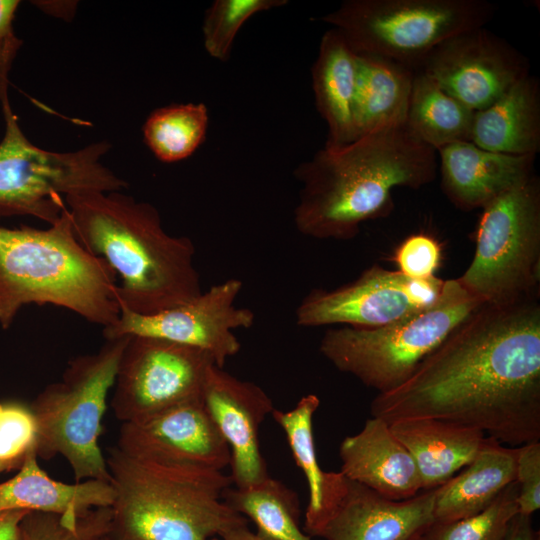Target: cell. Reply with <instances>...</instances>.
I'll use <instances>...</instances> for the list:
<instances>
[{"mask_svg": "<svg viewBox=\"0 0 540 540\" xmlns=\"http://www.w3.org/2000/svg\"><path fill=\"white\" fill-rule=\"evenodd\" d=\"M441 257V247L433 237L414 234L398 246L394 260L397 271L403 275L412 279H427L435 276Z\"/></svg>", "mask_w": 540, "mask_h": 540, "instance_id": "cell-34", "label": "cell"}, {"mask_svg": "<svg viewBox=\"0 0 540 540\" xmlns=\"http://www.w3.org/2000/svg\"><path fill=\"white\" fill-rule=\"evenodd\" d=\"M483 304L458 278L444 280L432 304L377 328H330L321 338L319 351L339 371L385 393L404 383Z\"/></svg>", "mask_w": 540, "mask_h": 540, "instance_id": "cell-7", "label": "cell"}, {"mask_svg": "<svg viewBox=\"0 0 540 540\" xmlns=\"http://www.w3.org/2000/svg\"><path fill=\"white\" fill-rule=\"evenodd\" d=\"M116 447L141 460L219 471L231 461L230 449L202 396L140 420L122 422Z\"/></svg>", "mask_w": 540, "mask_h": 540, "instance_id": "cell-16", "label": "cell"}, {"mask_svg": "<svg viewBox=\"0 0 540 540\" xmlns=\"http://www.w3.org/2000/svg\"><path fill=\"white\" fill-rule=\"evenodd\" d=\"M516 481L508 485L483 511L449 523H433L418 540H504L518 514Z\"/></svg>", "mask_w": 540, "mask_h": 540, "instance_id": "cell-30", "label": "cell"}, {"mask_svg": "<svg viewBox=\"0 0 540 540\" xmlns=\"http://www.w3.org/2000/svg\"><path fill=\"white\" fill-rule=\"evenodd\" d=\"M30 511H0V540H20V522Z\"/></svg>", "mask_w": 540, "mask_h": 540, "instance_id": "cell-37", "label": "cell"}, {"mask_svg": "<svg viewBox=\"0 0 540 540\" xmlns=\"http://www.w3.org/2000/svg\"><path fill=\"white\" fill-rule=\"evenodd\" d=\"M311 78L316 109L328 128L325 146L355 140L357 55L338 30L330 28L322 35Z\"/></svg>", "mask_w": 540, "mask_h": 540, "instance_id": "cell-22", "label": "cell"}, {"mask_svg": "<svg viewBox=\"0 0 540 540\" xmlns=\"http://www.w3.org/2000/svg\"><path fill=\"white\" fill-rule=\"evenodd\" d=\"M242 287L241 280L229 278L186 303L154 314L136 313L120 304L118 319L103 328V336L105 340L152 337L192 346L209 353L223 368L241 348L234 331L251 327L255 320L250 309L235 304Z\"/></svg>", "mask_w": 540, "mask_h": 540, "instance_id": "cell-12", "label": "cell"}, {"mask_svg": "<svg viewBox=\"0 0 540 540\" xmlns=\"http://www.w3.org/2000/svg\"><path fill=\"white\" fill-rule=\"evenodd\" d=\"M21 465H22V463H18V462H2V461H0V473L10 471V470H14V469H19Z\"/></svg>", "mask_w": 540, "mask_h": 540, "instance_id": "cell-40", "label": "cell"}, {"mask_svg": "<svg viewBox=\"0 0 540 540\" xmlns=\"http://www.w3.org/2000/svg\"><path fill=\"white\" fill-rule=\"evenodd\" d=\"M98 540H106L105 536ZM210 540H264L256 532L249 529L248 526L233 529L223 535L216 536Z\"/></svg>", "mask_w": 540, "mask_h": 540, "instance_id": "cell-39", "label": "cell"}, {"mask_svg": "<svg viewBox=\"0 0 540 540\" xmlns=\"http://www.w3.org/2000/svg\"><path fill=\"white\" fill-rule=\"evenodd\" d=\"M339 456L346 477L387 499H410L422 490L413 457L382 418L372 416L357 434L345 437Z\"/></svg>", "mask_w": 540, "mask_h": 540, "instance_id": "cell-19", "label": "cell"}, {"mask_svg": "<svg viewBox=\"0 0 540 540\" xmlns=\"http://www.w3.org/2000/svg\"><path fill=\"white\" fill-rule=\"evenodd\" d=\"M441 188L462 211L482 209L496 196L535 173L534 155H510L461 141L437 151Z\"/></svg>", "mask_w": 540, "mask_h": 540, "instance_id": "cell-18", "label": "cell"}, {"mask_svg": "<svg viewBox=\"0 0 540 540\" xmlns=\"http://www.w3.org/2000/svg\"><path fill=\"white\" fill-rule=\"evenodd\" d=\"M319 405L318 396L308 394L303 396L293 409L288 411L274 409L271 413L284 431L293 458L307 480L309 501L304 520L312 518L318 512L326 476L317 460L313 436L312 421Z\"/></svg>", "mask_w": 540, "mask_h": 540, "instance_id": "cell-29", "label": "cell"}, {"mask_svg": "<svg viewBox=\"0 0 540 540\" xmlns=\"http://www.w3.org/2000/svg\"><path fill=\"white\" fill-rule=\"evenodd\" d=\"M443 283L436 276L412 279L374 264L336 289L310 291L296 308V323L302 327H381L432 304Z\"/></svg>", "mask_w": 540, "mask_h": 540, "instance_id": "cell-14", "label": "cell"}, {"mask_svg": "<svg viewBox=\"0 0 540 540\" xmlns=\"http://www.w3.org/2000/svg\"><path fill=\"white\" fill-rule=\"evenodd\" d=\"M458 279L484 304L539 299L540 181L535 173L482 208L474 256Z\"/></svg>", "mask_w": 540, "mask_h": 540, "instance_id": "cell-10", "label": "cell"}, {"mask_svg": "<svg viewBox=\"0 0 540 540\" xmlns=\"http://www.w3.org/2000/svg\"><path fill=\"white\" fill-rule=\"evenodd\" d=\"M223 501L250 519L264 540H311L300 527L297 494L270 476L245 488L228 487Z\"/></svg>", "mask_w": 540, "mask_h": 540, "instance_id": "cell-27", "label": "cell"}, {"mask_svg": "<svg viewBox=\"0 0 540 540\" xmlns=\"http://www.w3.org/2000/svg\"><path fill=\"white\" fill-rule=\"evenodd\" d=\"M202 399L230 449L235 487L245 488L269 477L258 438L260 425L274 410L267 393L214 364L207 373Z\"/></svg>", "mask_w": 540, "mask_h": 540, "instance_id": "cell-17", "label": "cell"}, {"mask_svg": "<svg viewBox=\"0 0 540 540\" xmlns=\"http://www.w3.org/2000/svg\"><path fill=\"white\" fill-rule=\"evenodd\" d=\"M208 123V109L203 103L161 107L147 117L144 141L158 160L178 162L191 156L203 143Z\"/></svg>", "mask_w": 540, "mask_h": 540, "instance_id": "cell-28", "label": "cell"}, {"mask_svg": "<svg viewBox=\"0 0 540 540\" xmlns=\"http://www.w3.org/2000/svg\"><path fill=\"white\" fill-rule=\"evenodd\" d=\"M116 273L78 241L66 209L46 229L0 226V326L26 305L51 304L107 327L119 317Z\"/></svg>", "mask_w": 540, "mask_h": 540, "instance_id": "cell-5", "label": "cell"}, {"mask_svg": "<svg viewBox=\"0 0 540 540\" xmlns=\"http://www.w3.org/2000/svg\"><path fill=\"white\" fill-rule=\"evenodd\" d=\"M497 7L487 0H345L321 18L356 54L417 70L451 37L485 27Z\"/></svg>", "mask_w": 540, "mask_h": 540, "instance_id": "cell-9", "label": "cell"}, {"mask_svg": "<svg viewBox=\"0 0 540 540\" xmlns=\"http://www.w3.org/2000/svg\"><path fill=\"white\" fill-rule=\"evenodd\" d=\"M518 447L486 437L475 458L435 488L434 522L449 523L486 509L516 478Z\"/></svg>", "mask_w": 540, "mask_h": 540, "instance_id": "cell-21", "label": "cell"}, {"mask_svg": "<svg viewBox=\"0 0 540 540\" xmlns=\"http://www.w3.org/2000/svg\"><path fill=\"white\" fill-rule=\"evenodd\" d=\"M504 540H539L538 532L532 526L531 516L517 514L510 522Z\"/></svg>", "mask_w": 540, "mask_h": 540, "instance_id": "cell-38", "label": "cell"}, {"mask_svg": "<svg viewBox=\"0 0 540 540\" xmlns=\"http://www.w3.org/2000/svg\"><path fill=\"white\" fill-rule=\"evenodd\" d=\"M111 507L82 515L30 511L20 522V540H98L108 533Z\"/></svg>", "mask_w": 540, "mask_h": 540, "instance_id": "cell-32", "label": "cell"}, {"mask_svg": "<svg viewBox=\"0 0 540 540\" xmlns=\"http://www.w3.org/2000/svg\"><path fill=\"white\" fill-rule=\"evenodd\" d=\"M114 488L106 540H210L248 520L223 501L233 483L223 471L170 465L108 449Z\"/></svg>", "mask_w": 540, "mask_h": 540, "instance_id": "cell-4", "label": "cell"}, {"mask_svg": "<svg viewBox=\"0 0 540 540\" xmlns=\"http://www.w3.org/2000/svg\"><path fill=\"white\" fill-rule=\"evenodd\" d=\"M65 202L78 241L120 278L119 304L154 314L202 293L192 240L167 233L152 204L121 191L82 193Z\"/></svg>", "mask_w": 540, "mask_h": 540, "instance_id": "cell-3", "label": "cell"}, {"mask_svg": "<svg viewBox=\"0 0 540 540\" xmlns=\"http://www.w3.org/2000/svg\"><path fill=\"white\" fill-rule=\"evenodd\" d=\"M8 76L0 72L5 125L0 141V220L32 216L52 225L67 209L66 197L126 189V180L101 161L111 149L106 140L71 152L48 151L31 143L11 107Z\"/></svg>", "mask_w": 540, "mask_h": 540, "instance_id": "cell-6", "label": "cell"}, {"mask_svg": "<svg viewBox=\"0 0 540 540\" xmlns=\"http://www.w3.org/2000/svg\"><path fill=\"white\" fill-rule=\"evenodd\" d=\"M20 2L17 0H0V59L15 58L21 40L13 31V19Z\"/></svg>", "mask_w": 540, "mask_h": 540, "instance_id": "cell-36", "label": "cell"}, {"mask_svg": "<svg viewBox=\"0 0 540 540\" xmlns=\"http://www.w3.org/2000/svg\"><path fill=\"white\" fill-rule=\"evenodd\" d=\"M370 410L470 426L509 447L540 441L539 299L481 305Z\"/></svg>", "mask_w": 540, "mask_h": 540, "instance_id": "cell-1", "label": "cell"}, {"mask_svg": "<svg viewBox=\"0 0 540 540\" xmlns=\"http://www.w3.org/2000/svg\"><path fill=\"white\" fill-rule=\"evenodd\" d=\"M515 481L518 514L531 516L540 508V441L518 447Z\"/></svg>", "mask_w": 540, "mask_h": 540, "instance_id": "cell-35", "label": "cell"}, {"mask_svg": "<svg viewBox=\"0 0 540 540\" xmlns=\"http://www.w3.org/2000/svg\"><path fill=\"white\" fill-rule=\"evenodd\" d=\"M470 141L476 146L510 155L540 151V85L529 74L488 107L475 111Z\"/></svg>", "mask_w": 540, "mask_h": 540, "instance_id": "cell-23", "label": "cell"}, {"mask_svg": "<svg viewBox=\"0 0 540 540\" xmlns=\"http://www.w3.org/2000/svg\"><path fill=\"white\" fill-rule=\"evenodd\" d=\"M287 3V0H215L203 19L205 50L212 58L227 61L238 31L249 18Z\"/></svg>", "mask_w": 540, "mask_h": 540, "instance_id": "cell-31", "label": "cell"}, {"mask_svg": "<svg viewBox=\"0 0 540 540\" xmlns=\"http://www.w3.org/2000/svg\"><path fill=\"white\" fill-rule=\"evenodd\" d=\"M435 489L395 501L346 477L326 472L321 504L304 532L324 540H415L434 523Z\"/></svg>", "mask_w": 540, "mask_h": 540, "instance_id": "cell-13", "label": "cell"}, {"mask_svg": "<svg viewBox=\"0 0 540 540\" xmlns=\"http://www.w3.org/2000/svg\"><path fill=\"white\" fill-rule=\"evenodd\" d=\"M38 428L30 405L18 401L0 402V461L23 463L36 452Z\"/></svg>", "mask_w": 540, "mask_h": 540, "instance_id": "cell-33", "label": "cell"}, {"mask_svg": "<svg viewBox=\"0 0 540 540\" xmlns=\"http://www.w3.org/2000/svg\"><path fill=\"white\" fill-rule=\"evenodd\" d=\"M473 116V110L415 71L405 126L420 141L436 151L470 141Z\"/></svg>", "mask_w": 540, "mask_h": 540, "instance_id": "cell-26", "label": "cell"}, {"mask_svg": "<svg viewBox=\"0 0 540 540\" xmlns=\"http://www.w3.org/2000/svg\"><path fill=\"white\" fill-rule=\"evenodd\" d=\"M129 337L106 340L96 353L70 360L61 380L47 385L30 404L38 428L37 457L62 455L76 482L111 481L98 440L107 396Z\"/></svg>", "mask_w": 540, "mask_h": 540, "instance_id": "cell-8", "label": "cell"}, {"mask_svg": "<svg viewBox=\"0 0 540 540\" xmlns=\"http://www.w3.org/2000/svg\"><path fill=\"white\" fill-rule=\"evenodd\" d=\"M417 70L474 112L491 105L530 74L527 58L486 27L444 41Z\"/></svg>", "mask_w": 540, "mask_h": 540, "instance_id": "cell-15", "label": "cell"}, {"mask_svg": "<svg viewBox=\"0 0 540 540\" xmlns=\"http://www.w3.org/2000/svg\"><path fill=\"white\" fill-rule=\"evenodd\" d=\"M437 172V151L405 125L339 147L324 145L294 171L300 184L295 227L314 239H353L364 222L392 212L395 188H422Z\"/></svg>", "mask_w": 540, "mask_h": 540, "instance_id": "cell-2", "label": "cell"}, {"mask_svg": "<svg viewBox=\"0 0 540 540\" xmlns=\"http://www.w3.org/2000/svg\"><path fill=\"white\" fill-rule=\"evenodd\" d=\"M389 425L413 457L424 491L438 488L466 467L486 438L476 428L434 418H400Z\"/></svg>", "mask_w": 540, "mask_h": 540, "instance_id": "cell-20", "label": "cell"}, {"mask_svg": "<svg viewBox=\"0 0 540 540\" xmlns=\"http://www.w3.org/2000/svg\"><path fill=\"white\" fill-rule=\"evenodd\" d=\"M356 55V138L376 130L405 125L416 70L383 57Z\"/></svg>", "mask_w": 540, "mask_h": 540, "instance_id": "cell-25", "label": "cell"}, {"mask_svg": "<svg viewBox=\"0 0 540 540\" xmlns=\"http://www.w3.org/2000/svg\"><path fill=\"white\" fill-rule=\"evenodd\" d=\"M215 362L204 350L163 339L130 336L114 382L111 408L122 421L146 418L202 396Z\"/></svg>", "mask_w": 540, "mask_h": 540, "instance_id": "cell-11", "label": "cell"}, {"mask_svg": "<svg viewBox=\"0 0 540 540\" xmlns=\"http://www.w3.org/2000/svg\"><path fill=\"white\" fill-rule=\"evenodd\" d=\"M37 458L35 451L29 452L18 473L0 483V511L82 515L95 508L112 506L115 492L111 482L90 479L63 483L49 477Z\"/></svg>", "mask_w": 540, "mask_h": 540, "instance_id": "cell-24", "label": "cell"}, {"mask_svg": "<svg viewBox=\"0 0 540 540\" xmlns=\"http://www.w3.org/2000/svg\"><path fill=\"white\" fill-rule=\"evenodd\" d=\"M418 538H419V537H418ZM418 538H417V539H415V540H418Z\"/></svg>", "mask_w": 540, "mask_h": 540, "instance_id": "cell-41", "label": "cell"}]
</instances>
